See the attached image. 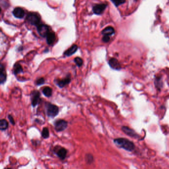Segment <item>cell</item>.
Returning <instances> with one entry per match:
<instances>
[{
	"label": "cell",
	"mask_w": 169,
	"mask_h": 169,
	"mask_svg": "<svg viewBox=\"0 0 169 169\" xmlns=\"http://www.w3.org/2000/svg\"><path fill=\"white\" fill-rule=\"evenodd\" d=\"M114 142L119 147L130 152L133 151L135 148L134 143L126 138H116L114 140Z\"/></svg>",
	"instance_id": "obj_1"
},
{
	"label": "cell",
	"mask_w": 169,
	"mask_h": 169,
	"mask_svg": "<svg viewBox=\"0 0 169 169\" xmlns=\"http://www.w3.org/2000/svg\"><path fill=\"white\" fill-rule=\"evenodd\" d=\"M46 109L47 111L48 116L51 118H54L59 113V108L57 106L51 103L46 102Z\"/></svg>",
	"instance_id": "obj_2"
},
{
	"label": "cell",
	"mask_w": 169,
	"mask_h": 169,
	"mask_svg": "<svg viewBox=\"0 0 169 169\" xmlns=\"http://www.w3.org/2000/svg\"><path fill=\"white\" fill-rule=\"evenodd\" d=\"M8 47V41L6 36L0 31V58L3 56Z\"/></svg>",
	"instance_id": "obj_3"
},
{
	"label": "cell",
	"mask_w": 169,
	"mask_h": 169,
	"mask_svg": "<svg viewBox=\"0 0 169 169\" xmlns=\"http://www.w3.org/2000/svg\"><path fill=\"white\" fill-rule=\"evenodd\" d=\"M26 19L27 22L31 25L37 27L41 23L40 17L35 13H30L27 17Z\"/></svg>",
	"instance_id": "obj_4"
},
{
	"label": "cell",
	"mask_w": 169,
	"mask_h": 169,
	"mask_svg": "<svg viewBox=\"0 0 169 169\" xmlns=\"http://www.w3.org/2000/svg\"><path fill=\"white\" fill-rule=\"evenodd\" d=\"M54 126L56 131L58 132H62L68 127V122L64 119H58L54 122Z\"/></svg>",
	"instance_id": "obj_5"
},
{
	"label": "cell",
	"mask_w": 169,
	"mask_h": 169,
	"mask_svg": "<svg viewBox=\"0 0 169 169\" xmlns=\"http://www.w3.org/2000/svg\"><path fill=\"white\" fill-rule=\"evenodd\" d=\"M71 76L70 75L67 76L63 79H56L54 82L59 88H63L65 86L68 85L71 82Z\"/></svg>",
	"instance_id": "obj_6"
},
{
	"label": "cell",
	"mask_w": 169,
	"mask_h": 169,
	"mask_svg": "<svg viewBox=\"0 0 169 169\" xmlns=\"http://www.w3.org/2000/svg\"><path fill=\"white\" fill-rule=\"evenodd\" d=\"M38 32L42 37H46L47 35L50 32L49 27L47 25L40 23L37 27Z\"/></svg>",
	"instance_id": "obj_7"
},
{
	"label": "cell",
	"mask_w": 169,
	"mask_h": 169,
	"mask_svg": "<svg viewBox=\"0 0 169 169\" xmlns=\"http://www.w3.org/2000/svg\"><path fill=\"white\" fill-rule=\"evenodd\" d=\"M107 6L106 4H96L93 7V12L96 15H101L103 13Z\"/></svg>",
	"instance_id": "obj_8"
},
{
	"label": "cell",
	"mask_w": 169,
	"mask_h": 169,
	"mask_svg": "<svg viewBox=\"0 0 169 169\" xmlns=\"http://www.w3.org/2000/svg\"><path fill=\"white\" fill-rule=\"evenodd\" d=\"M54 152L56 154L59 158L61 160L65 159L67 154V150L64 148L56 146L54 148Z\"/></svg>",
	"instance_id": "obj_9"
},
{
	"label": "cell",
	"mask_w": 169,
	"mask_h": 169,
	"mask_svg": "<svg viewBox=\"0 0 169 169\" xmlns=\"http://www.w3.org/2000/svg\"><path fill=\"white\" fill-rule=\"evenodd\" d=\"M40 101V93L38 91L35 90L31 94L32 105L35 107Z\"/></svg>",
	"instance_id": "obj_10"
},
{
	"label": "cell",
	"mask_w": 169,
	"mask_h": 169,
	"mask_svg": "<svg viewBox=\"0 0 169 169\" xmlns=\"http://www.w3.org/2000/svg\"><path fill=\"white\" fill-rule=\"evenodd\" d=\"M122 130L123 132H124L125 134H126L129 137L135 138H138V137H139V135L135 132V130L129 128L128 127L123 126L122 127Z\"/></svg>",
	"instance_id": "obj_11"
},
{
	"label": "cell",
	"mask_w": 169,
	"mask_h": 169,
	"mask_svg": "<svg viewBox=\"0 0 169 169\" xmlns=\"http://www.w3.org/2000/svg\"><path fill=\"white\" fill-rule=\"evenodd\" d=\"M108 64L111 68L115 70H120L121 69V65L119 61L114 58L110 59L108 61Z\"/></svg>",
	"instance_id": "obj_12"
},
{
	"label": "cell",
	"mask_w": 169,
	"mask_h": 169,
	"mask_svg": "<svg viewBox=\"0 0 169 169\" xmlns=\"http://www.w3.org/2000/svg\"><path fill=\"white\" fill-rule=\"evenodd\" d=\"M14 16L18 19H22L25 16V12L21 8H16L13 11Z\"/></svg>",
	"instance_id": "obj_13"
},
{
	"label": "cell",
	"mask_w": 169,
	"mask_h": 169,
	"mask_svg": "<svg viewBox=\"0 0 169 169\" xmlns=\"http://www.w3.org/2000/svg\"><path fill=\"white\" fill-rule=\"evenodd\" d=\"M78 49V47L77 45L74 44V45H72L70 48H68L67 50H66L64 53V55L67 57H70L76 53V51H77Z\"/></svg>",
	"instance_id": "obj_14"
},
{
	"label": "cell",
	"mask_w": 169,
	"mask_h": 169,
	"mask_svg": "<svg viewBox=\"0 0 169 169\" xmlns=\"http://www.w3.org/2000/svg\"><path fill=\"white\" fill-rule=\"evenodd\" d=\"M46 39H47V44L48 45H53V44L54 43V42L56 41V34L53 32H50V31L46 36Z\"/></svg>",
	"instance_id": "obj_15"
},
{
	"label": "cell",
	"mask_w": 169,
	"mask_h": 169,
	"mask_svg": "<svg viewBox=\"0 0 169 169\" xmlns=\"http://www.w3.org/2000/svg\"><path fill=\"white\" fill-rule=\"evenodd\" d=\"M115 32V29H114L113 27H106V28H104V29L101 32V33L103 35H108L110 36L113 35Z\"/></svg>",
	"instance_id": "obj_16"
},
{
	"label": "cell",
	"mask_w": 169,
	"mask_h": 169,
	"mask_svg": "<svg viewBox=\"0 0 169 169\" xmlns=\"http://www.w3.org/2000/svg\"><path fill=\"white\" fill-rule=\"evenodd\" d=\"M43 93L47 97H50L53 94V90L50 87H46L43 90Z\"/></svg>",
	"instance_id": "obj_17"
},
{
	"label": "cell",
	"mask_w": 169,
	"mask_h": 169,
	"mask_svg": "<svg viewBox=\"0 0 169 169\" xmlns=\"http://www.w3.org/2000/svg\"><path fill=\"white\" fill-rule=\"evenodd\" d=\"M8 122L5 119L0 120V130H6L8 127Z\"/></svg>",
	"instance_id": "obj_18"
},
{
	"label": "cell",
	"mask_w": 169,
	"mask_h": 169,
	"mask_svg": "<svg viewBox=\"0 0 169 169\" xmlns=\"http://www.w3.org/2000/svg\"><path fill=\"white\" fill-rule=\"evenodd\" d=\"M23 72V69L20 65L16 64L15 65L14 67V73L15 75H17L19 73H21Z\"/></svg>",
	"instance_id": "obj_19"
},
{
	"label": "cell",
	"mask_w": 169,
	"mask_h": 169,
	"mask_svg": "<svg viewBox=\"0 0 169 169\" xmlns=\"http://www.w3.org/2000/svg\"><path fill=\"white\" fill-rule=\"evenodd\" d=\"M6 79V75L5 70H0V84L3 83Z\"/></svg>",
	"instance_id": "obj_20"
},
{
	"label": "cell",
	"mask_w": 169,
	"mask_h": 169,
	"mask_svg": "<svg viewBox=\"0 0 169 169\" xmlns=\"http://www.w3.org/2000/svg\"><path fill=\"white\" fill-rule=\"evenodd\" d=\"M42 136L43 138H48L50 136L49 130L47 127H43L42 132Z\"/></svg>",
	"instance_id": "obj_21"
},
{
	"label": "cell",
	"mask_w": 169,
	"mask_h": 169,
	"mask_svg": "<svg viewBox=\"0 0 169 169\" xmlns=\"http://www.w3.org/2000/svg\"><path fill=\"white\" fill-rule=\"evenodd\" d=\"M111 1L115 6L118 7L120 5L124 4L126 2V0H111Z\"/></svg>",
	"instance_id": "obj_22"
},
{
	"label": "cell",
	"mask_w": 169,
	"mask_h": 169,
	"mask_svg": "<svg viewBox=\"0 0 169 169\" xmlns=\"http://www.w3.org/2000/svg\"><path fill=\"white\" fill-rule=\"evenodd\" d=\"M75 63L76 64L78 67H81L83 64V61L81 58L76 57L74 60Z\"/></svg>",
	"instance_id": "obj_23"
},
{
	"label": "cell",
	"mask_w": 169,
	"mask_h": 169,
	"mask_svg": "<svg viewBox=\"0 0 169 169\" xmlns=\"http://www.w3.org/2000/svg\"><path fill=\"white\" fill-rule=\"evenodd\" d=\"M86 160L88 163L90 164V163H92V162L93 161V156L92 155H91V154H88L86 156Z\"/></svg>",
	"instance_id": "obj_24"
},
{
	"label": "cell",
	"mask_w": 169,
	"mask_h": 169,
	"mask_svg": "<svg viewBox=\"0 0 169 169\" xmlns=\"http://www.w3.org/2000/svg\"><path fill=\"white\" fill-rule=\"evenodd\" d=\"M45 79L43 78H40L36 81V84L37 86H41L45 83Z\"/></svg>",
	"instance_id": "obj_25"
},
{
	"label": "cell",
	"mask_w": 169,
	"mask_h": 169,
	"mask_svg": "<svg viewBox=\"0 0 169 169\" xmlns=\"http://www.w3.org/2000/svg\"><path fill=\"white\" fill-rule=\"evenodd\" d=\"M110 37L109 36L103 35L102 38V40L104 43H108L110 41Z\"/></svg>",
	"instance_id": "obj_26"
},
{
	"label": "cell",
	"mask_w": 169,
	"mask_h": 169,
	"mask_svg": "<svg viewBox=\"0 0 169 169\" xmlns=\"http://www.w3.org/2000/svg\"><path fill=\"white\" fill-rule=\"evenodd\" d=\"M9 119L10 121H11V123H12L13 124H14V120L13 119V118L12 117L10 116V115H9Z\"/></svg>",
	"instance_id": "obj_27"
},
{
	"label": "cell",
	"mask_w": 169,
	"mask_h": 169,
	"mask_svg": "<svg viewBox=\"0 0 169 169\" xmlns=\"http://www.w3.org/2000/svg\"><path fill=\"white\" fill-rule=\"evenodd\" d=\"M0 70H5L4 65L2 64H1V63H0Z\"/></svg>",
	"instance_id": "obj_28"
},
{
	"label": "cell",
	"mask_w": 169,
	"mask_h": 169,
	"mask_svg": "<svg viewBox=\"0 0 169 169\" xmlns=\"http://www.w3.org/2000/svg\"><path fill=\"white\" fill-rule=\"evenodd\" d=\"M1 9L0 8V13H1Z\"/></svg>",
	"instance_id": "obj_29"
}]
</instances>
